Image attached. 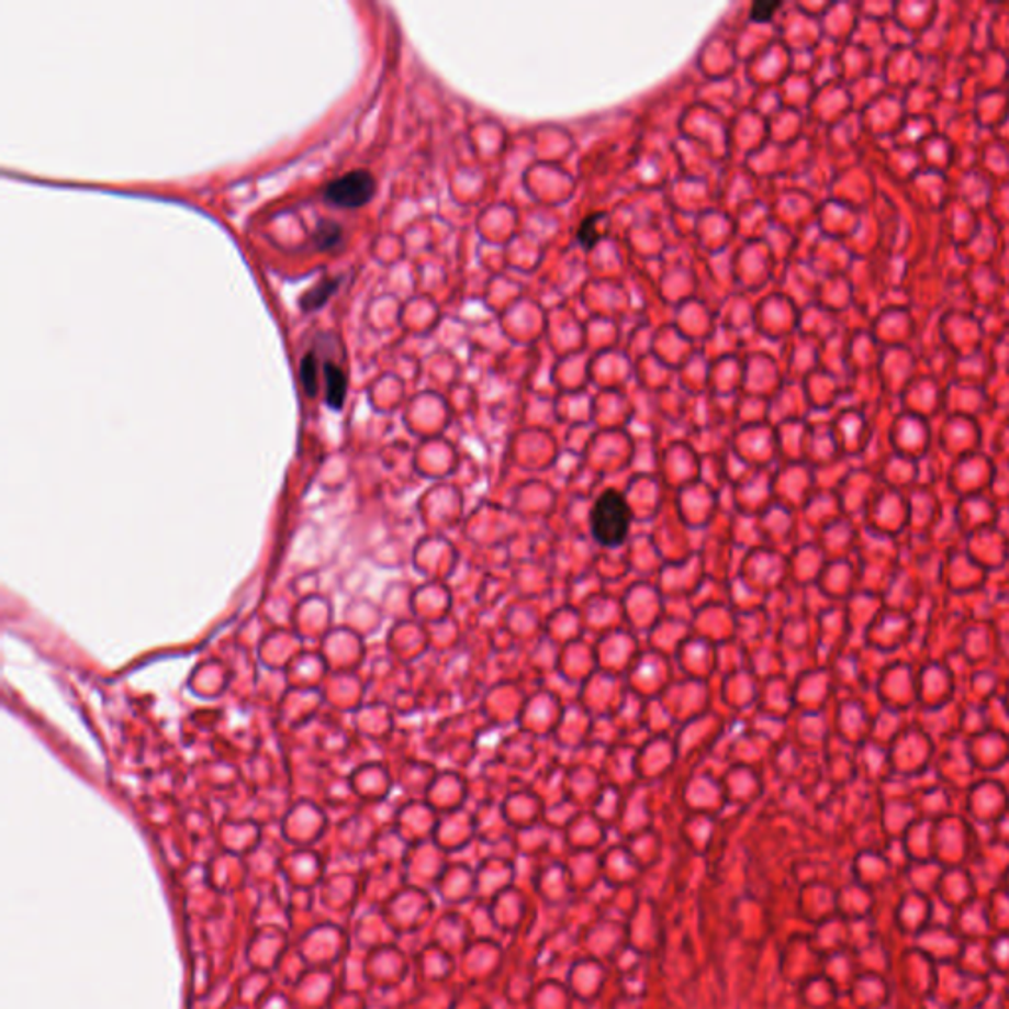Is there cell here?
Returning a JSON list of instances; mask_svg holds the SVG:
<instances>
[{"instance_id":"1","label":"cell","mask_w":1009,"mask_h":1009,"mask_svg":"<svg viewBox=\"0 0 1009 1009\" xmlns=\"http://www.w3.org/2000/svg\"><path fill=\"white\" fill-rule=\"evenodd\" d=\"M631 519H634V511L629 507V501L624 493L617 490H606L592 507V515H590L592 537L602 547H619L624 545V540L629 535Z\"/></svg>"},{"instance_id":"2","label":"cell","mask_w":1009,"mask_h":1009,"mask_svg":"<svg viewBox=\"0 0 1009 1009\" xmlns=\"http://www.w3.org/2000/svg\"><path fill=\"white\" fill-rule=\"evenodd\" d=\"M877 693L882 704L889 710L897 711V693H899V710L905 711L917 706V671L913 664L894 663L885 666L879 674Z\"/></svg>"},{"instance_id":"3","label":"cell","mask_w":1009,"mask_h":1009,"mask_svg":"<svg viewBox=\"0 0 1009 1009\" xmlns=\"http://www.w3.org/2000/svg\"><path fill=\"white\" fill-rule=\"evenodd\" d=\"M375 195V178L367 170H351V172L336 178L324 190L326 202L334 203L337 208L357 210L371 202Z\"/></svg>"},{"instance_id":"4","label":"cell","mask_w":1009,"mask_h":1009,"mask_svg":"<svg viewBox=\"0 0 1009 1009\" xmlns=\"http://www.w3.org/2000/svg\"><path fill=\"white\" fill-rule=\"evenodd\" d=\"M607 227H609V217L606 213L597 212L587 215L584 222L580 223L578 229V245L584 250L594 249L599 240L606 237Z\"/></svg>"},{"instance_id":"5","label":"cell","mask_w":1009,"mask_h":1009,"mask_svg":"<svg viewBox=\"0 0 1009 1009\" xmlns=\"http://www.w3.org/2000/svg\"><path fill=\"white\" fill-rule=\"evenodd\" d=\"M324 383H326V403L334 411L344 406L347 393V377L336 363L327 361L324 366Z\"/></svg>"},{"instance_id":"6","label":"cell","mask_w":1009,"mask_h":1009,"mask_svg":"<svg viewBox=\"0 0 1009 1009\" xmlns=\"http://www.w3.org/2000/svg\"><path fill=\"white\" fill-rule=\"evenodd\" d=\"M339 282H341V279H327L324 280V282H319L314 289L309 290V292L304 294V299L300 300L302 310H304V312H314V310L326 306L327 300L332 299V296L336 294L337 289H339Z\"/></svg>"},{"instance_id":"7","label":"cell","mask_w":1009,"mask_h":1009,"mask_svg":"<svg viewBox=\"0 0 1009 1009\" xmlns=\"http://www.w3.org/2000/svg\"><path fill=\"white\" fill-rule=\"evenodd\" d=\"M314 240H316L317 249L336 250L337 247L344 245V229L336 222L324 220L317 223Z\"/></svg>"},{"instance_id":"8","label":"cell","mask_w":1009,"mask_h":1009,"mask_svg":"<svg viewBox=\"0 0 1009 1009\" xmlns=\"http://www.w3.org/2000/svg\"><path fill=\"white\" fill-rule=\"evenodd\" d=\"M300 381L309 396L317 394V359L314 354H306L300 363Z\"/></svg>"},{"instance_id":"9","label":"cell","mask_w":1009,"mask_h":1009,"mask_svg":"<svg viewBox=\"0 0 1009 1009\" xmlns=\"http://www.w3.org/2000/svg\"><path fill=\"white\" fill-rule=\"evenodd\" d=\"M778 7H781V2H753L750 10L751 22H755V24L771 22Z\"/></svg>"}]
</instances>
